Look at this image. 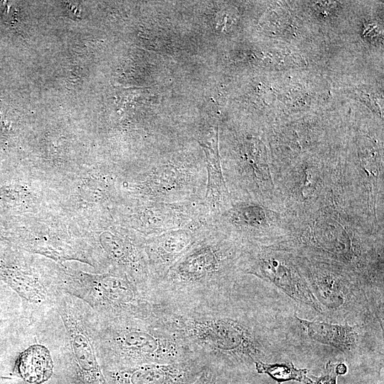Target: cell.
I'll use <instances>...</instances> for the list:
<instances>
[{
    "label": "cell",
    "mask_w": 384,
    "mask_h": 384,
    "mask_svg": "<svg viewBox=\"0 0 384 384\" xmlns=\"http://www.w3.org/2000/svg\"><path fill=\"white\" fill-rule=\"evenodd\" d=\"M230 294L196 302L154 305L153 315L193 355L218 371L250 368L265 355L258 322L247 305Z\"/></svg>",
    "instance_id": "cell-1"
},
{
    "label": "cell",
    "mask_w": 384,
    "mask_h": 384,
    "mask_svg": "<svg viewBox=\"0 0 384 384\" xmlns=\"http://www.w3.org/2000/svg\"><path fill=\"white\" fill-rule=\"evenodd\" d=\"M246 247L226 238L191 247L150 284L153 305L182 304L229 294L235 289Z\"/></svg>",
    "instance_id": "cell-2"
},
{
    "label": "cell",
    "mask_w": 384,
    "mask_h": 384,
    "mask_svg": "<svg viewBox=\"0 0 384 384\" xmlns=\"http://www.w3.org/2000/svg\"><path fill=\"white\" fill-rule=\"evenodd\" d=\"M94 337L102 370L197 359L153 314L113 319L95 316Z\"/></svg>",
    "instance_id": "cell-3"
},
{
    "label": "cell",
    "mask_w": 384,
    "mask_h": 384,
    "mask_svg": "<svg viewBox=\"0 0 384 384\" xmlns=\"http://www.w3.org/2000/svg\"><path fill=\"white\" fill-rule=\"evenodd\" d=\"M60 322L57 378L61 384H108L94 337L95 315L82 301L60 291L54 309Z\"/></svg>",
    "instance_id": "cell-4"
},
{
    "label": "cell",
    "mask_w": 384,
    "mask_h": 384,
    "mask_svg": "<svg viewBox=\"0 0 384 384\" xmlns=\"http://www.w3.org/2000/svg\"><path fill=\"white\" fill-rule=\"evenodd\" d=\"M56 285L60 291L82 301L99 319L152 314L149 294L117 270L101 274L64 275Z\"/></svg>",
    "instance_id": "cell-5"
},
{
    "label": "cell",
    "mask_w": 384,
    "mask_h": 384,
    "mask_svg": "<svg viewBox=\"0 0 384 384\" xmlns=\"http://www.w3.org/2000/svg\"><path fill=\"white\" fill-rule=\"evenodd\" d=\"M240 270L272 283L292 299L316 311H323L302 271L297 254L284 245L247 244Z\"/></svg>",
    "instance_id": "cell-6"
},
{
    "label": "cell",
    "mask_w": 384,
    "mask_h": 384,
    "mask_svg": "<svg viewBox=\"0 0 384 384\" xmlns=\"http://www.w3.org/2000/svg\"><path fill=\"white\" fill-rule=\"evenodd\" d=\"M208 366L198 359L102 370L108 384H188Z\"/></svg>",
    "instance_id": "cell-7"
},
{
    "label": "cell",
    "mask_w": 384,
    "mask_h": 384,
    "mask_svg": "<svg viewBox=\"0 0 384 384\" xmlns=\"http://www.w3.org/2000/svg\"><path fill=\"white\" fill-rule=\"evenodd\" d=\"M14 369L26 384H43L53 378L55 364L49 349L37 343L19 354Z\"/></svg>",
    "instance_id": "cell-8"
},
{
    "label": "cell",
    "mask_w": 384,
    "mask_h": 384,
    "mask_svg": "<svg viewBox=\"0 0 384 384\" xmlns=\"http://www.w3.org/2000/svg\"><path fill=\"white\" fill-rule=\"evenodd\" d=\"M296 318L308 336L321 344L346 351L351 350L356 343V332L349 325L304 320L297 316Z\"/></svg>",
    "instance_id": "cell-9"
},
{
    "label": "cell",
    "mask_w": 384,
    "mask_h": 384,
    "mask_svg": "<svg viewBox=\"0 0 384 384\" xmlns=\"http://www.w3.org/2000/svg\"><path fill=\"white\" fill-rule=\"evenodd\" d=\"M256 371L260 374H267L278 384L282 382L295 380L304 384H311L312 380L308 377V370L297 368L292 362L268 363L262 361L254 363Z\"/></svg>",
    "instance_id": "cell-10"
},
{
    "label": "cell",
    "mask_w": 384,
    "mask_h": 384,
    "mask_svg": "<svg viewBox=\"0 0 384 384\" xmlns=\"http://www.w3.org/2000/svg\"><path fill=\"white\" fill-rule=\"evenodd\" d=\"M336 364L329 362L324 373L319 377L312 376L313 382L316 384H336L338 376Z\"/></svg>",
    "instance_id": "cell-11"
},
{
    "label": "cell",
    "mask_w": 384,
    "mask_h": 384,
    "mask_svg": "<svg viewBox=\"0 0 384 384\" xmlns=\"http://www.w3.org/2000/svg\"><path fill=\"white\" fill-rule=\"evenodd\" d=\"M218 373L216 368L208 366L194 380L188 384H215Z\"/></svg>",
    "instance_id": "cell-12"
},
{
    "label": "cell",
    "mask_w": 384,
    "mask_h": 384,
    "mask_svg": "<svg viewBox=\"0 0 384 384\" xmlns=\"http://www.w3.org/2000/svg\"><path fill=\"white\" fill-rule=\"evenodd\" d=\"M336 372L338 375H344L347 372V367L344 363H339L336 365Z\"/></svg>",
    "instance_id": "cell-13"
},
{
    "label": "cell",
    "mask_w": 384,
    "mask_h": 384,
    "mask_svg": "<svg viewBox=\"0 0 384 384\" xmlns=\"http://www.w3.org/2000/svg\"><path fill=\"white\" fill-rule=\"evenodd\" d=\"M6 112L5 107L3 105V103L0 100V122H4V113Z\"/></svg>",
    "instance_id": "cell-14"
},
{
    "label": "cell",
    "mask_w": 384,
    "mask_h": 384,
    "mask_svg": "<svg viewBox=\"0 0 384 384\" xmlns=\"http://www.w3.org/2000/svg\"><path fill=\"white\" fill-rule=\"evenodd\" d=\"M215 384H220L219 382H218V377H217V378H216V380H215Z\"/></svg>",
    "instance_id": "cell-15"
}]
</instances>
